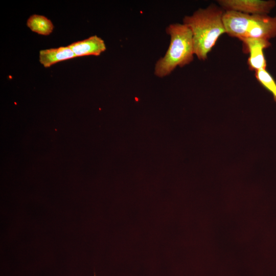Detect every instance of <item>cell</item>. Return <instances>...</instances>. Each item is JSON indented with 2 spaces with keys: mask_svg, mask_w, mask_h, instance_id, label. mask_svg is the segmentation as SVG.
<instances>
[{
  "mask_svg": "<svg viewBox=\"0 0 276 276\" xmlns=\"http://www.w3.org/2000/svg\"><path fill=\"white\" fill-rule=\"evenodd\" d=\"M224 12L212 4L183 18V24L192 32L194 55L198 59L206 60L218 38L226 33L222 19Z\"/></svg>",
  "mask_w": 276,
  "mask_h": 276,
  "instance_id": "cell-1",
  "label": "cell"
},
{
  "mask_svg": "<svg viewBox=\"0 0 276 276\" xmlns=\"http://www.w3.org/2000/svg\"><path fill=\"white\" fill-rule=\"evenodd\" d=\"M170 36L168 49L155 65L154 75L163 78L170 74L177 66L182 67L194 58V44L191 30L183 24H171L166 28Z\"/></svg>",
  "mask_w": 276,
  "mask_h": 276,
  "instance_id": "cell-2",
  "label": "cell"
},
{
  "mask_svg": "<svg viewBox=\"0 0 276 276\" xmlns=\"http://www.w3.org/2000/svg\"><path fill=\"white\" fill-rule=\"evenodd\" d=\"M275 37L276 16L247 14L242 38H254L269 40Z\"/></svg>",
  "mask_w": 276,
  "mask_h": 276,
  "instance_id": "cell-3",
  "label": "cell"
},
{
  "mask_svg": "<svg viewBox=\"0 0 276 276\" xmlns=\"http://www.w3.org/2000/svg\"><path fill=\"white\" fill-rule=\"evenodd\" d=\"M217 2L226 10L250 15L267 14L276 5L275 2L271 0H219Z\"/></svg>",
  "mask_w": 276,
  "mask_h": 276,
  "instance_id": "cell-4",
  "label": "cell"
},
{
  "mask_svg": "<svg viewBox=\"0 0 276 276\" xmlns=\"http://www.w3.org/2000/svg\"><path fill=\"white\" fill-rule=\"evenodd\" d=\"M240 40L243 43V52L249 54L247 60L249 69L255 72L266 70V61L263 50L271 45L269 40L254 38H243Z\"/></svg>",
  "mask_w": 276,
  "mask_h": 276,
  "instance_id": "cell-5",
  "label": "cell"
},
{
  "mask_svg": "<svg viewBox=\"0 0 276 276\" xmlns=\"http://www.w3.org/2000/svg\"><path fill=\"white\" fill-rule=\"evenodd\" d=\"M68 46L76 57L90 55L98 56L106 49L104 41L96 35L73 42Z\"/></svg>",
  "mask_w": 276,
  "mask_h": 276,
  "instance_id": "cell-6",
  "label": "cell"
},
{
  "mask_svg": "<svg viewBox=\"0 0 276 276\" xmlns=\"http://www.w3.org/2000/svg\"><path fill=\"white\" fill-rule=\"evenodd\" d=\"M75 57L76 55L68 46L42 50L39 53V61L45 67Z\"/></svg>",
  "mask_w": 276,
  "mask_h": 276,
  "instance_id": "cell-7",
  "label": "cell"
},
{
  "mask_svg": "<svg viewBox=\"0 0 276 276\" xmlns=\"http://www.w3.org/2000/svg\"><path fill=\"white\" fill-rule=\"evenodd\" d=\"M27 26L32 31L45 36L50 35L54 29L50 19L39 14L31 15L27 21Z\"/></svg>",
  "mask_w": 276,
  "mask_h": 276,
  "instance_id": "cell-8",
  "label": "cell"
},
{
  "mask_svg": "<svg viewBox=\"0 0 276 276\" xmlns=\"http://www.w3.org/2000/svg\"><path fill=\"white\" fill-rule=\"evenodd\" d=\"M257 80L272 94L276 102V83L271 75L266 70L255 72Z\"/></svg>",
  "mask_w": 276,
  "mask_h": 276,
  "instance_id": "cell-9",
  "label": "cell"
}]
</instances>
